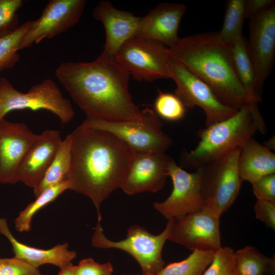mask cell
<instances>
[{"instance_id":"16","label":"cell","mask_w":275,"mask_h":275,"mask_svg":"<svg viewBox=\"0 0 275 275\" xmlns=\"http://www.w3.org/2000/svg\"><path fill=\"white\" fill-rule=\"evenodd\" d=\"M38 135L24 123L0 119V183L14 184L18 182L19 166Z\"/></svg>"},{"instance_id":"15","label":"cell","mask_w":275,"mask_h":275,"mask_svg":"<svg viewBox=\"0 0 275 275\" xmlns=\"http://www.w3.org/2000/svg\"><path fill=\"white\" fill-rule=\"evenodd\" d=\"M173 160L165 153L135 152L121 188L129 195L160 190L169 177Z\"/></svg>"},{"instance_id":"7","label":"cell","mask_w":275,"mask_h":275,"mask_svg":"<svg viewBox=\"0 0 275 275\" xmlns=\"http://www.w3.org/2000/svg\"><path fill=\"white\" fill-rule=\"evenodd\" d=\"M24 109L47 110L56 115L63 124L70 122L74 116L70 101L63 96L51 79L46 78L26 93H22L7 78L1 77L0 119L12 111Z\"/></svg>"},{"instance_id":"10","label":"cell","mask_w":275,"mask_h":275,"mask_svg":"<svg viewBox=\"0 0 275 275\" xmlns=\"http://www.w3.org/2000/svg\"><path fill=\"white\" fill-rule=\"evenodd\" d=\"M170 78L176 85L175 94L186 108L197 106L206 116V127L224 120L238 109L226 105L215 96L209 86L181 64L169 62Z\"/></svg>"},{"instance_id":"19","label":"cell","mask_w":275,"mask_h":275,"mask_svg":"<svg viewBox=\"0 0 275 275\" xmlns=\"http://www.w3.org/2000/svg\"><path fill=\"white\" fill-rule=\"evenodd\" d=\"M93 16L104 26L106 40L101 54L115 59L122 44L137 35L140 17L115 8L108 1H103L95 7Z\"/></svg>"},{"instance_id":"35","label":"cell","mask_w":275,"mask_h":275,"mask_svg":"<svg viewBox=\"0 0 275 275\" xmlns=\"http://www.w3.org/2000/svg\"><path fill=\"white\" fill-rule=\"evenodd\" d=\"M254 209L257 219L275 229V201L257 200Z\"/></svg>"},{"instance_id":"25","label":"cell","mask_w":275,"mask_h":275,"mask_svg":"<svg viewBox=\"0 0 275 275\" xmlns=\"http://www.w3.org/2000/svg\"><path fill=\"white\" fill-rule=\"evenodd\" d=\"M72 181L66 179L43 190L33 202L29 204L14 220V227L19 232H29L34 215L42 208L53 201L67 189H70Z\"/></svg>"},{"instance_id":"13","label":"cell","mask_w":275,"mask_h":275,"mask_svg":"<svg viewBox=\"0 0 275 275\" xmlns=\"http://www.w3.org/2000/svg\"><path fill=\"white\" fill-rule=\"evenodd\" d=\"M87 1L85 0H50L40 17L32 21L22 38L20 50L52 38L68 31L79 20Z\"/></svg>"},{"instance_id":"27","label":"cell","mask_w":275,"mask_h":275,"mask_svg":"<svg viewBox=\"0 0 275 275\" xmlns=\"http://www.w3.org/2000/svg\"><path fill=\"white\" fill-rule=\"evenodd\" d=\"M213 253L193 251L185 259L169 264L155 275H203L212 260Z\"/></svg>"},{"instance_id":"31","label":"cell","mask_w":275,"mask_h":275,"mask_svg":"<svg viewBox=\"0 0 275 275\" xmlns=\"http://www.w3.org/2000/svg\"><path fill=\"white\" fill-rule=\"evenodd\" d=\"M23 3L22 0H0V38L18 28L17 12Z\"/></svg>"},{"instance_id":"1","label":"cell","mask_w":275,"mask_h":275,"mask_svg":"<svg viewBox=\"0 0 275 275\" xmlns=\"http://www.w3.org/2000/svg\"><path fill=\"white\" fill-rule=\"evenodd\" d=\"M70 134L71 164L66 180L72 181L70 189L92 201L101 219L100 206L121 188L135 152L114 134L83 123Z\"/></svg>"},{"instance_id":"34","label":"cell","mask_w":275,"mask_h":275,"mask_svg":"<svg viewBox=\"0 0 275 275\" xmlns=\"http://www.w3.org/2000/svg\"><path fill=\"white\" fill-rule=\"evenodd\" d=\"M251 184L257 200L275 201V174L262 177Z\"/></svg>"},{"instance_id":"37","label":"cell","mask_w":275,"mask_h":275,"mask_svg":"<svg viewBox=\"0 0 275 275\" xmlns=\"http://www.w3.org/2000/svg\"><path fill=\"white\" fill-rule=\"evenodd\" d=\"M58 275H74V265L70 263L60 268Z\"/></svg>"},{"instance_id":"30","label":"cell","mask_w":275,"mask_h":275,"mask_svg":"<svg viewBox=\"0 0 275 275\" xmlns=\"http://www.w3.org/2000/svg\"><path fill=\"white\" fill-rule=\"evenodd\" d=\"M234 250L221 246L214 252L212 260L203 275H234Z\"/></svg>"},{"instance_id":"20","label":"cell","mask_w":275,"mask_h":275,"mask_svg":"<svg viewBox=\"0 0 275 275\" xmlns=\"http://www.w3.org/2000/svg\"><path fill=\"white\" fill-rule=\"evenodd\" d=\"M0 233L10 242L14 257L37 268L49 264L61 268L71 263L77 255L75 251L69 249L67 243L58 244L51 249L44 250L20 242L11 233L7 221L4 217H0Z\"/></svg>"},{"instance_id":"22","label":"cell","mask_w":275,"mask_h":275,"mask_svg":"<svg viewBox=\"0 0 275 275\" xmlns=\"http://www.w3.org/2000/svg\"><path fill=\"white\" fill-rule=\"evenodd\" d=\"M246 40L242 35L231 45L235 70L248 99V103H258L261 101V95L256 87L255 73L249 56Z\"/></svg>"},{"instance_id":"17","label":"cell","mask_w":275,"mask_h":275,"mask_svg":"<svg viewBox=\"0 0 275 275\" xmlns=\"http://www.w3.org/2000/svg\"><path fill=\"white\" fill-rule=\"evenodd\" d=\"M186 6L180 3H161L140 17L136 36L159 42L171 48L180 38L178 32Z\"/></svg>"},{"instance_id":"2","label":"cell","mask_w":275,"mask_h":275,"mask_svg":"<svg viewBox=\"0 0 275 275\" xmlns=\"http://www.w3.org/2000/svg\"><path fill=\"white\" fill-rule=\"evenodd\" d=\"M56 75L87 116L112 121L141 118L128 90L130 74L115 59L100 54L91 62H63Z\"/></svg>"},{"instance_id":"18","label":"cell","mask_w":275,"mask_h":275,"mask_svg":"<svg viewBox=\"0 0 275 275\" xmlns=\"http://www.w3.org/2000/svg\"><path fill=\"white\" fill-rule=\"evenodd\" d=\"M61 133L53 129L38 134L19 166L18 181L33 189L43 178L62 142Z\"/></svg>"},{"instance_id":"29","label":"cell","mask_w":275,"mask_h":275,"mask_svg":"<svg viewBox=\"0 0 275 275\" xmlns=\"http://www.w3.org/2000/svg\"><path fill=\"white\" fill-rule=\"evenodd\" d=\"M186 107L175 94L158 91L154 103V111L158 117L175 122L185 116Z\"/></svg>"},{"instance_id":"14","label":"cell","mask_w":275,"mask_h":275,"mask_svg":"<svg viewBox=\"0 0 275 275\" xmlns=\"http://www.w3.org/2000/svg\"><path fill=\"white\" fill-rule=\"evenodd\" d=\"M203 209L175 219L169 240L195 251L215 252L221 246L220 220Z\"/></svg>"},{"instance_id":"5","label":"cell","mask_w":275,"mask_h":275,"mask_svg":"<svg viewBox=\"0 0 275 275\" xmlns=\"http://www.w3.org/2000/svg\"><path fill=\"white\" fill-rule=\"evenodd\" d=\"M141 112L139 120L112 121L87 116L82 123L114 134L134 152L165 153L172 141L163 131L162 122L153 109L146 108Z\"/></svg>"},{"instance_id":"12","label":"cell","mask_w":275,"mask_h":275,"mask_svg":"<svg viewBox=\"0 0 275 275\" xmlns=\"http://www.w3.org/2000/svg\"><path fill=\"white\" fill-rule=\"evenodd\" d=\"M249 20L246 48L255 70L256 89L261 95L274 60L275 5Z\"/></svg>"},{"instance_id":"38","label":"cell","mask_w":275,"mask_h":275,"mask_svg":"<svg viewBox=\"0 0 275 275\" xmlns=\"http://www.w3.org/2000/svg\"><path fill=\"white\" fill-rule=\"evenodd\" d=\"M142 275H153V274H143Z\"/></svg>"},{"instance_id":"28","label":"cell","mask_w":275,"mask_h":275,"mask_svg":"<svg viewBox=\"0 0 275 275\" xmlns=\"http://www.w3.org/2000/svg\"><path fill=\"white\" fill-rule=\"evenodd\" d=\"M32 21L23 22L14 32L0 38V72L13 67L20 59L22 40Z\"/></svg>"},{"instance_id":"36","label":"cell","mask_w":275,"mask_h":275,"mask_svg":"<svg viewBox=\"0 0 275 275\" xmlns=\"http://www.w3.org/2000/svg\"><path fill=\"white\" fill-rule=\"evenodd\" d=\"M275 5L273 0H245L246 19L261 13Z\"/></svg>"},{"instance_id":"26","label":"cell","mask_w":275,"mask_h":275,"mask_svg":"<svg viewBox=\"0 0 275 275\" xmlns=\"http://www.w3.org/2000/svg\"><path fill=\"white\" fill-rule=\"evenodd\" d=\"M245 19V0L228 1L222 27L218 32L221 38L231 46L242 35V29Z\"/></svg>"},{"instance_id":"4","label":"cell","mask_w":275,"mask_h":275,"mask_svg":"<svg viewBox=\"0 0 275 275\" xmlns=\"http://www.w3.org/2000/svg\"><path fill=\"white\" fill-rule=\"evenodd\" d=\"M257 131L247 103L229 118L200 129L199 142L190 151H184L180 167L197 170L221 159L240 147Z\"/></svg>"},{"instance_id":"33","label":"cell","mask_w":275,"mask_h":275,"mask_svg":"<svg viewBox=\"0 0 275 275\" xmlns=\"http://www.w3.org/2000/svg\"><path fill=\"white\" fill-rule=\"evenodd\" d=\"M113 271L109 262L100 264L92 258L82 259L77 265H74V275H112Z\"/></svg>"},{"instance_id":"32","label":"cell","mask_w":275,"mask_h":275,"mask_svg":"<svg viewBox=\"0 0 275 275\" xmlns=\"http://www.w3.org/2000/svg\"><path fill=\"white\" fill-rule=\"evenodd\" d=\"M0 275H41L38 268L14 257L0 258Z\"/></svg>"},{"instance_id":"11","label":"cell","mask_w":275,"mask_h":275,"mask_svg":"<svg viewBox=\"0 0 275 275\" xmlns=\"http://www.w3.org/2000/svg\"><path fill=\"white\" fill-rule=\"evenodd\" d=\"M169 177L173 183L171 194L164 201L153 203L154 208L163 216L168 220L177 219L204 208L200 169L187 172L174 160L169 168Z\"/></svg>"},{"instance_id":"8","label":"cell","mask_w":275,"mask_h":275,"mask_svg":"<svg viewBox=\"0 0 275 275\" xmlns=\"http://www.w3.org/2000/svg\"><path fill=\"white\" fill-rule=\"evenodd\" d=\"M240 147L223 158L200 168L204 208L219 217L233 204L241 188L238 169Z\"/></svg>"},{"instance_id":"3","label":"cell","mask_w":275,"mask_h":275,"mask_svg":"<svg viewBox=\"0 0 275 275\" xmlns=\"http://www.w3.org/2000/svg\"><path fill=\"white\" fill-rule=\"evenodd\" d=\"M171 60L179 62L207 84L223 103L239 109L248 103L237 76L231 46L218 32H206L180 38L169 48Z\"/></svg>"},{"instance_id":"23","label":"cell","mask_w":275,"mask_h":275,"mask_svg":"<svg viewBox=\"0 0 275 275\" xmlns=\"http://www.w3.org/2000/svg\"><path fill=\"white\" fill-rule=\"evenodd\" d=\"M71 148L72 139L70 134H69L62 141L42 181L33 189L36 198L46 188L66 180L71 167Z\"/></svg>"},{"instance_id":"24","label":"cell","mask_w":275,"mask_h":275,"mask_svg":"<svg viewBox=\"0 0 275 275\" xmlns=\"http://www.w3.org/2000/svg\"><path fill=\"white\" fill-rule=\"evenodd\" d=\"M234 275H273L274 257L268 258L253 246H246L234 253Z\"/></svg>"},{"instance_id":"6","label":"cell","mask_w":275,"mask_h":275,"mask_svg":"<svg viewBox=\"0 0 275 275\" xmlns=\"http://www.w3.org/2000/svg\"><path fill=\"white\" fill-rule=\"evenodd\" d=\"M175 220L169 219L164 230L158 235L152 234L139 225H132L128 228L125 239L114 241L105 237L101 220L97 219L92 243L98 248L123 250L136 260L143 274L155 275L164 267L162 251L166 241L169 239Z\"/></svg>"},{"instance_id":"21","label":"cell","mask_w":275,"mask_h":275,"mask_svg":"<svg viewBox=\"0 0 275 275\" xmlns=\"http://www.w3.org/2000/svg\"><path fill=\"white\" fill-rule=\"evenodd\" d=\"M238 169L241 180L252 183L275 174V154L252 137L240 147Z\"/></svg>"},{"instance_id":"9","label":"cell","mask_w":275,"mask_h":275,"mask_svg":"<svg viewBox=\"0 0 275 275\" xmlns=\"http://www.w3.org/2000/svg\"><path fill=\"white\" fill-rule=\"evenodd\" d=\"M115 60L138 80L170 78L169 48L155 41L132 37L120 47Z\"/></svg>"}]
</instances>
